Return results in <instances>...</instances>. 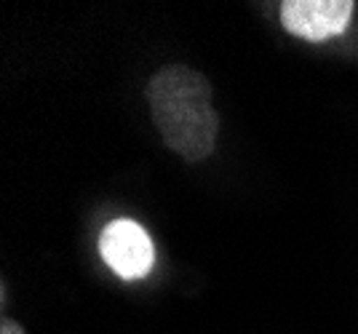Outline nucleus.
Here are the masks:
<instances>
[{
    "instance_id": "nucleus-1",
    "label": "nucleus",
    "mask_w": 358,
    "mask_h": 334,
    "mask_svg": "<svg viewBox=\"0 0 358 334\" xmlns=\"http://www.w3.org/2000/svg\"><path fill=\"white\" fill-rule=\"evenodd\" d=\"M148 105L166 147L185 161L214 152L220 115L211 107V83L193 67L169 64L148 83Z\"/></svg>"
},
{
    "instance_id": "nucleus-2",
    "label": "nucleus",
    "mask_w": 358,
    "mask_h": 334,
    "mask_svg": "<svg viewBox=\"0 0 358 334\" xmlns=\"http://www.w3.org/2000/svg\"><path fill=\"white\" fill-rule=\"evenodd\" d=\"M99 252L110 270L126 281L145 278L155 262L148 230L134 219H113L99 235Z\"/></svg>"
},
{
    "instance_id": "nucleus-3",
    "label": "nucleus",
    "mask_w": 358,
    "mask_h": 334,
    "mask_svg": "<svg viewBox=\"0 0 358 334\" xmlns=\"http://www.w3.org/2000/svg\"><path fill=\"white\" fill-rule=\"evenodd\" d=\"M353 8L350 0H286L281 3V22L286 32L315 43L345 32Z\"/></svg>"
},
{
    "instance_id": "nucleus-4",
    "label": "nucleus",
    "mask_w": 358,
    "mask_h": 334,
    "mask_svg": "<svg viewBox=\"0 0 358 334\" xmlns=\"http://www.w3.org/2000/svg\"><path fill=\"white\" fill-rule=\"evenodd\" d=\"M3 334H22V326L14 321H3Z\"/></svg>"
}]
</instances>
